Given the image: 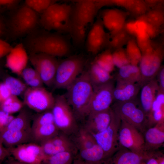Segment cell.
Here are the masks:
<instances>
[{
  "label": "cell",
  "instance_id": "obj_1",
  "mask_svg": "<svg viewBox=\"0 0 164 164\" xmlns=\"http://www.w3.org/2000/svg\"><path fill=\"white\" fill-rule=\"evenodd\" d=\"M28 35L23 44L29 54L43 53L63 57L70 52L69 43L60 34L34 30Z\"/></svg>",
  "mask_w": 164,
  "mask_h": 164
},
{
  "label": "cell",
  "instance_id": "obj_2",
  "mask_svg": "<svg viewBox=\"0 0 164 164\" xmlns=\"http://www.w3.org/2000/svg\"><path fill=\"white\" fill-rule=\"evenodd\" d=\"M66 89L64 95L77 120L84 121L93 91L87 71H83Z\"/></svg>",
  "mask_w": 164,
  "mask_h": 164
},
{
  "label": "cell",
  "instance_id": "obj_3",
  "mask_svg": "<svg viewBox=\"0 0 164 164\" xmlns=\"http://www.w3.org/2000/svg\"><path fill=\"white\" fill-rule=\"evenodd\" d=\"M100 9L96 3H75L72 6L69 32L73 42L82 44L86 37L87 28L93 22Z\"/></svg>",
  "mask_w": 164,
  "mask_h": 164
},
{
  "label": "cell",
  "instance_id": "obj_4",
  "mask_svg": "<svg viewBox=\"0 0 164 164\" xmlns=\"http://www.w3.org/2000/svg\"><path fill=\"white\" fill-rule=\"evenodd\" d=\"M72 6L55 3L41 14L39 22L46 29L68 33Z\"/></svg>",
  "mask_w": 164,
  "mask_h": 164
},
{
  "label": "cell",
  "instance_id": "obj_5",
  "mask_svg": "<svg viewBox=\"0 0 164 164\" xmlns=\"http://www.w3.org/2000/svg\"><path fill=\"white\" fill-rule=\"evenodd\" d=\"M54 97V103L51 110L54 124L59 131L68 136L76 134L79 128L77 120L64 94Z\"/></svg>",
  "mask_w": 164,
  "mask_h": 164
},
{
  "label": "cell",
  "instance_id": "obj_6",
  "mask_svg": "<svg viewBox=\"0 0 164 164\" xmlns=\"http://www.w3.org/2000/svg\"><path fill=\"white\" fill-rule=\"evenodd\" d=\"M38 13L26 5L12 15L9 23V31L13 38L28 35L34 31L39 21Z\"/></svg>",
  "mask_w": 164,
  "mask_h": 164
},
{
  "label": "cell",
  "instance_id": "obj_7",
  "mask_svg": "<svg viewBox=\"0 0 164 164\" xmlns=\"http://www.w3.org/2000/svg\"><path fill=\"white\" fill-rule=\"evenodd\" d=\"M85 60L80 55L70 56L59 63L53 87L66 88L83 72Z\"/></svg>",
  "mask_w": 164,
  "mask_h": 164
},
{
  "label": "cell",
  "instance_id": "obj_8",
  "mask_svg": "<svg viewBox=\"0 0 164 164\" xmlns=\"http://www.w3.org/2000/svg\"><path fill=\"white\" fill-rule=\"evenodd\" d=\"M136 98L125 102H115L111 108L120 116L121 119L133 126L143 134L147 128V117Z\"/></svg>",
  "mask_w": 164,
  "mask_h": 164
},
{
  "label": "cell",
  "instance_id": "obj_9",
  "mask_svg": "<svg viewBox=\"0 0 164 164\" xmlns=\"http://www.w3.org/2000/svg\"><path fill=\"white\" fill-rule=\"evenodd\" d=\"M111 116V121L108 127L103 132L93 135L97 144L103 150L106 160L112 156L119 147L118 132L121 119L112 109Z\"/></svg>",
  "mask_w": 164,
  "mask_h": 164
},
{
  "label": "cell",
  "instance_id": "obj_10",
  "mask_svg": "<svg viewBox=\"0 0 164 164\" xmlns=\"http://www.w3.org/2000/svg\"><path fill=\"white\" fill-rule=\"evenodd\" d=\"M29 60L38 72L44 84L53 86L59 62L56 57L43 53L29 54Z\"/></svg>",
  "mask_w": 164,
  "mask_h": 164
},
{
  "label": "cell",
  "instance_id": "obj_11",
  "mask_svg": "<svg viewBox=\"0 0 164 164\" xmlns=\"http://www.w3.org/2000/svg\"><path fill=\"white\" fill-rule=\"evenodd\" d=\"M23 94L24 105L37 113L52 110L53 106L55 97L43 87H28Z\"/></svg>",
  "mask_w": 164,
  "mask_h": 164
},
{
  "label": "cell",
  "instance_id": "obj_12",
  "mask_svg": "<svg viewBox=\"0 0 164 164\" xmlns=\"http://www.w3.org/2000/svg\"><path fill=\"white\" fill-rule=\"evenodd\" d=\"M118 142L120 145L142 155L144 159L145 152L143 134L122 119L118 132Z\"/></svg>",
  "mask_w": 164,
  "mask_h": 164
},
{
  "label": "cell",
  "instance_id": "obj_13",
  "mask_svg": "<svg viewBox=\"0 0 164 164\" xmlns=\"http://www.w3.org/2000/svg\"><path fill=\"white\" fill-rule=\"evenodd\" d=\"M163 57V51L160 47L154 48L151 51L142 54L139 61L141 86L154 78L160 67Z\"/></svg>",
  "mask_w": 164,
  "mask_h": 164
},
{
  "label": "cell",
  "instance_id": "obj_14",
  "mask_svg": "<svg viewBox=\"0 0 164 164\" xmlns=\"http://www.w3.org/2000/svg\"><path fill=\"white\" fill-rule=\"evenodd\" d=\"M113 80L93 88V94L87 112L89 114L107 110L111 108L113 101Z\"/></svg>",
  "mask_w": 164,
  "mask_h": 164
},
{
  "label": "cell",
  "instance_id": "obj_15",
  "mask_svg": "<svg viewBox=\"0 0 164 164\" xmlns=\"http://www.w3.org/2000/svg\"><path fill=\"white\" fill-rule=\"evenodd\" d=\"M86 37L87 50L93 54H97L108 45V36L101 19L98 18L93 24Z\"/></svg>",
  "mask_w": 164,
  "mask_h": 164
},
{
  "label": "cell",
  "instance_id": "obj_16",
  "mask_svg": "<svg viewBox=\"0 0 164 164\" xmlns=\"http://www.w3.org/2000/svg\"><path fill=\"white\" fill-rule=\"evenodd\" d=\"M68 135L59 134L41 143L40 145L46 156H50L65 151L73 152L76 155L78 149Z\"/></svg>",
  "mask_w": 164,
  "mask_h": 164
},
{
  "label": "cell",
  "instance_id": "obj_17",
  "mask_svg": "<svg viewBox=\"0 0 164 164\" xmlns=\"http://www.w3.org/2000/svg\"><path fill=\"white\" fill-rule=\"evenodd\" d=\"M6 56L7 67L13 73L20 76L29 60L27 52L23 43H19L12 47Z\"/></svg>",
  "mask_w": 164,
  "mask_h": 164
},
{
  "label": "cell",
  "instance_id": "obj_18",
  "mask_svg": "<svg viewBox=\"0 0 164 164\" xmlns=\"http://www.w3.org/2000/svg\"><path fill=\"white\" fill-rule=\"evenodd\" d=\"M111 112V107L104 111L88 114L83 127L92 135L103 132L110 123Z\"/></svg>",
  "mask_w": 164,
  "mask_h": 164
},
{
  "label": "cell",
  "instance_id": "obj_19",
  "mask_svg": "<svg viewBox=\"0 0 164 164\" xmlns=\"http://www.w3.org/2000/svg\"><path fill=\"white\" fill-rule=\"evenodd\" d=\"M113 89V101L123 102L135 99L141 87L138 82L116 81Z\"/></svg>",
  "mask_w": 164,
  "mask_h": 164
},
{
  "label": "cell",
  "instance_id": "obj_20",
  "mask_svg": "<svg viewBox=\"0 0 164 164\" xmlns=\"http://www.w3.org/2000/svg\"><path fill=\"white\" fill-rule=\"evenodd\" d=\"M159 91L158 83L156 76L142 85L140 89V107L146 117L150 111L152 104Z\"/></svg>",
  "mask_w": 164,
  "mask_h": 164
},
{
  "label": "cell",
  "instance_id": "obj_21",
  "mask_svg": "<svg viewBox=\"0 0 164 164\" xmlns=\"http://www.w3.org/2000/svg\"><path fill=\"white\" fill-rule=\"evenodd\" d=\"M143 134L144 151L158 150L164 142V121H160L154 126L148 128Z\"/></svg>",
  "mask_w": 164,
  "mask_h": 164
},
{
  "label": "cell",
  "instance_id": "obj_22",
  "mask_svg": "<svg viewBox=\"0 0 164 164\" xmlns=\"http://www.w3.org/2000/svg\"><path fill=\"white\" fill-rule=\"evenodd\" d=\"M104 26L113 35L125 26L126 15L125 12L116 9L104 11L101 15Z\"/></svg>",
  "mask_w": 164,
  "mask_h": 164
},
{
  "label": "cell",
  "instance_id": "obj_23",
  "mask_svg": "<svg viewBox=\"0 0 164 164\" xmlns=\"http://www.w3.org/2000/svg\"><path fill=\"white\" fill-rule=\"evenodd\" d=\"M106 159L104 152L97 144L92 147L79 151L75 156L73 162L77 164L104 163Z\"/></svg>",
  "mask_w": 164,
  "mask_h": 164
},
{
  "label": "cell",
  "instance_id": "obj_24",
  "mask_svg": "<svg viewBox=\"0 0 164 164\" xmlns=\"http://www.w3.org/2000/svg\"><path fill=\"white\" fill-rule=\"evenodd\" d=\"M104 164H145L142 155L119 145L118 150L111 157L107 159Z\"/></svg>",
  "mask_w": 164,
  "mask_h": 164
},
{
  "label": "cell",
  "instance_id": "obj_25",
  "mask_svg": "<svg viewBox=\"0 0 164 164\" xmlns=\"http://www.w3.org/2000/svg\"><path fill=\"white\" fill-rule=\"evenodd\" d=\"M31 131L13 130L5 129L0 132L3 143L7 148L31 142Z\"/></svg>",
  "mask_w": 164,
  "mask_h": 164
},
{
  "label": "cell",
  "instance_id": "obj_26",
  "mask_svg": "<svg viewBox=\"0 0 164 164\" xmlns=\"http://www.w3.org/2000/svg\"><path fill=\"white\" fill-rule=\"evenodd\" d=\"M87 72L93 88L112 80V77L110 72L103 68L94 61L91 63Z\"/></svg>",
  "mask_w": 164,
  "mask_h": 164
},
{
  "label": "cell",
  "instance_id": "obj_27",
  "mask_svg": "<svg viewBox=\"0 0 164 164\" xmlns=\"http://www.w3.org/2000/svg\"><path fill=\"white\" fill-rule=\"evenodd\" d=\"M24 107V106L20 111L17 116L11 121L5 129L31 131V122L32 120L33 115Z\"/></svg>",
  "mask_w": 164,
  "mask_h": 164
},
{
  "label": "cell",
  "instance_id": "obj_28",
  "mask_svg": "<svg viewBox=\"0 0 164 164\" xmlns=\"http://www.w3.org/2000/svg\"><path fill=\"white\" fill-rule=\"evenodd\" d=\"M59 131L54 123L41 126L31 131V142L40 145L42 143L57 135L59 133Z\"/></svg>",
  "mask_w": 164,
  "mask_h": 164
},
{
  "label": "cell",
  "instance_id": "obj_29",
  "mask_svg": "<svg viewBox=\"0 0 164 164\" xmlns=\"http://www.w3.org/2000/svg\"><path fill=\"white\" fill-rule=\"evenodd\" d=\"M141 76L140 69L137 65L129 64L120 67L116 76V81L140 83Z\"/></svg>",
  "mask_w": 164,
  "mask_h": 164
},
{
  "label": "cell",
  "instance_id": "obj_30",
  "mask_svg": "<svg viewBox=\"0 0 164 164\" xmlns=\"http://www.w3.org/2000/svg\"><path fill=\"white\" fill-rule=\"evenodd\" d=\"M73 141L78 150L91 148L97 144L93 135L83 127L79 128Z\"/></svg>",
  "mask_w": 164,
  "mask_h": 164
},
{
  "label": "cell",
  "instance_id": "obj_31",
  "mask_svg": "<svg viewBox=\"0 0 164 164\" xmlns=\"http://www.w3.org/2000/svg\"><path fill=\"white\" fill-rule=\"evenodd\" d=\"M8 148L11 155L20 162L29 164H39L42 162L41 160L28 152L23 144Z\"/></svg>",
  "mask_w": 164,
  "mask_h": 164
},
{
  "label": "cell",
  "instance_id": "obj_32",
  "mask_svg": "<svg viewBox=\"0 0 164 164\" xmlns=\"http://www.w3.org/2000/svg\"><path fill=\"white\" fill-rule=\"evenodd\" d=\"M161 6L159 5L153 9H150L140 18L151 26L157 27L161 26L164 22V12L161 9Z\"/></svg>",
  "mask_w": 164,
  "mask_h": 164
},
{
  "label": "cell",
  "instance_id": "obj_33",
  "mask_svg": "<svg viewBox=\"0 0 164 164\" xmlns=\"http://www.w3.org/2000/svg\"><path fill=\"white\" fill-rule=\"evenodd\" d=\"M76 154L73 152L65 151L47 156L42 163L46 164H71Z\"/></svg>",
  "mask_w": 164,
  "mask_h": 164
},
{
  "label": "cell",
  "instance_id": "obj_34",
  "mask_svg": "<svg viewBox=\"0 0 164 164\" xmlns=\"http://www.w3.org/2000/svg\"><path fill=\"white\" fill-rule=\"evenodd\" d=\"M24 106L23 102L21 101L17 96L11 95L1 103L0 111L12 114L20 111Z\"/></svg>",
  "mask_w": 164,
  "mask_h": 164
},
{
  "label": "cell",
  "instance_id": "obj_35",
  "mask_svg": "<svg viewBox=\"0 0 164 164\" xmlns=\"http://www.w3.org/2000/svg\"><path fill=\"white\" fill-rule=\"evenodd\" d=\"M21 76L26 84L32 87H43L44 84L39 74L33 68L26 67L22 71Z\"/></svg>",
  "mask_w": 164,
  "mask_h": 164
},
{
  "label": "cell",
  "instance_id": "obj_36",
  "mask_svg": "<svg viewBox=\"0 0 164 164\" xmlns=\"http://www.w3.org/2000/svg\"><path fill=\"white\" fill-rule=\"evenodd\" d=\"M124 7L133 15L140 16L150 9L144 0H129Z\"/></svg>",
  "mask_w": 164,
  "mask_h": 164
},
{
  "label": "cell",
  "instance_id": "obj_37",
  "mask_svg": "<svg viewBox=\"0 0 164 164\" xmlns=\"http://www.w3.org/2000/svg\"><path fill=\"white\" fill-rule=\"evenodd\" d=\"M112 36L111 40L109 41L108 45L110 48L115 50L121 48L127 44L131 38L129 31L125 26Z\"/></svg>",
  "mask_w": 164,
  "mask_h": 164
},
{
  "label": "cell",
  "instance_id": "obj_38",
  "mask_svg": "<svg viewBox=\"0 0 164 164\" xmlns=\"http://www.w3.org/2000/svg\"><path fill=\"white\" fill-rule=\"evenodd\" d=\"M4 83L9 88L11 94L17 96L24 94L28 87L26 84L12 76L7 77Z\"/></svg>",
  "mask_w": 164,
  "mask_h": 164
},
{
  "label": "cell",
  "instance_id": "obj_39",
  "mask_svg": "<svg viewBox=\"0 0 164 164\" xmlns=\"http://www.w3.org/2000/svg\"><path fill=\"white\" fill-rule=\"evenodd\" d=\"M33 116L31 131L44 125L54 123L53 115L51 110Z\"/></svg>",
  "mask_w": 164,
  "mask_h": 164
},
{
  "label": "cell",
  "instance_id": "obj_40",
  "mask_svg": "<svg viewBox=\"0 0 164 164\" xmlns=\"http://www.w3.org/2000/svg\"><path fill=\"white\" fill-rule=\"evenodd\" d=\"M129 61L131 64L136 65L142 57L141 51L133 39L130 38L127 43L125 51Z\"/></svg>",
  "mask_w": 164,
  "mask_h": 164
},
{
  "label": "cell",
  "instance_id": "obj_41",
  "mask_svg": "<svg viewBox=\"0 0 164 164\" xmlns=\"http://www.w3.org/2000/svg\"><path fill=\"white\" fill-rule=\"evenodd\" d=\"M59 0H25V5L38 14H41L52 5Z\"/></svg>",
  "mask_w": 164,
  "mask_h": 164
},
{
  "label": "cell",
  "instance_id": "obj_42",
  "mask_svg": "<svg viewBox=\"0 0 164 164\" xmlns=\"http://www.w3.org/2000/svg\"><path fill=\"white\" fill-rule=\"evenodd\" d=\"M94 61L109 72L112 69L114 63L112 55L109 50L102 53Z\"/></svg>",
  "mask_w": 164,
  "mask_h": 164
},
{
  "label": "cell",
  "instance_id": "obj_43",
  "mask_svg": "<svg viewBox=\"0 0 164 164\" xmlns=\"http://www.w3.org/2000/svg\"><path fill=\"white\" fill-rule=\"evenodd\" d=\"M23 145L28 152L41 160L42 162L45 158L46 156L40 145L32 142L23 144Z\"/></svg>",
  "mask_w": 164,
  "mask_h": 164
},
{
  "label": "cell",
  "instance_id": "obj_44",
  "mask_svg": "<svg viewBox=\"0 0 164 164\" xmlns=\"http://www.w3.org/2000/svg\"><path fill=\"white\" fill-rule=\"evenodd\" d=\"M15 117L12 114H9L0 111V132L5 129Z\"/></svg>",
  "mask_w": 164,
  "mask_h": 164
},
{
  "label": "cell",
  "instance_id": "obj_45",
  "mask_svg": "<svg viewBox=\"0 0 164 164\" xmlns=\"http://www.w3.org/2000/svg\"><path fill=\"white\" fill-rule=\"evenodd\" d=\"M159 87V92L164 93V67L161 66L156 75Z\"/></svg>",
  "mask_w": 164,
  "mask_h": 164
},
{
  "label": "cell",
  "instance_id": "obj_46",
  "mask_svg": "<svg viewBox=\"0 0 164 164\" xmlns=\"http://www.w3.org/2000/svg\"><path fill=\"white\" fill-rule=\"evenodd\" d=\"M12 48L9 44L0 38V58L6 56Z\"/></svg>",
  "mask_w": 164,
  "mask_h": 164
},
{
  "label": "cell",
  "instance_id": "obj_47",
  "mask_svg": "<svg viewBox=\"0 0 164 164\" xmlns=\"http://www.w3.org/2000/svg\"><path fill=\"white\" fill-rule=\"evenodd\" d=\"M11 95L9 88L5 84L4 82L0 84V97L2 102Z\"/></svg>",
  "mask_w": 164,
  "mask_h": 164
},
{
  "label": "cell",
  "instance_id": "obj_48",
  "mask_svg": "<svg viewBox=\"0 0 164 164\" xmlns=\"http://www.w3.org/2000/svg\"><path fill=\"white\" fill-rule=\"evenodd\" d=\"M11 155L8 148L3 146L2 140L0 141V161H3L6 157Z\"/></svg>",
  "mask_w": 164,
  "mask_h": 164
},
{
  "label": "cell",
  "instance_id": "obj_49",
  "mask_svg": "<svg viewBox=\"0 0 164 164\" xmlns=\"http://www.w3.org/2000/svg\"><path fill=\"white\" fill-rule=\"evenodd\" d=\"M19 0H0V6L12 7L15 6Z\"/></svg>",
  "mask_w": 164,
  "mask_h": 164
},
{
  "label": "cell",
  "instance_id": "obj_50",
  "mask_svg": "<svg viewBox=\"0 0 164 164\" xmlns=\"http://www.w3.org/2000/svg\"><path fill=\"white\" fill-rule=\"evenodd\" d=\"M146 3L150 7H155L162 5L164 0H144Z\"/></svg>",
  "mask_w": 164,
  "mask_h": 164
},
{
  "label": "cell",
  "instance_id": "obj_51",
  "mask_svg": "<svg viewBox=\"0 0 164 164\" xmlns=\"http://www.w3.org/2000/svg\"><path fill=\"white\" fill-rule=\"evenodd\" d=\"M111 0H97L96 4L99 9L101 7L111 5Z\"/></svg>",
  "mask_w": 164,
  "mask_h": 164
},
{
  "label": "cell",
  "instance_id": "obj_52",
  "mask_svg": "<svg viewBox=\"0 0 164 164\" xmlns=\"http://www.w3.org/2000/svg\"><path fill=\"white\" fill-rule=\"evenodd\" d=\"M128 0H111V4H114L124 7Z\"/></svg>",
  "mask_w": 164,
  "mask_h": 164
},
{
  "label": "cell",
  "instance_id": "obj_53",
  "mask_svg": "<svg viewBox=\"0 0 164 164\" xmlns=\"http://www.w3.org/2000/svg\"><path fill=\"white\" fill-rule=\"evenodd\" d=\"M4 24L2 19L0 17V36L2 34L4 29Z\"/></svg>",
  "mask_w": 164,
  "mask_h": 164
},
{
  "label": "cell",
  "instance_id": "obj_54",
  "mask_svg": "<svg viewBox=\"0 0 164 164\" xmlns=\"http://www.w3.org/2000/svg\"><path fill=\"white\" fill-rule=\"evenodd\" d=\"M2 140V139L0 134V141H1Z\"/></svg>",
  "mask_w": 164,
  "mask_h": 164
},
{
  "label": "cell",
  "instance_id": "obj_55",
  "mask_svg": "<svg viewBox=\"0 0 164 164\" xmlns=\"http://www.w3.org/2000/svg\"><path fill=\"white\" fill-rule=\"evenodd\" d=\"M1 102H2V100L0 97V103Z\"/></svg>",
  "mask_w": 164,
  "mask_h": 164
}]
</instances>
